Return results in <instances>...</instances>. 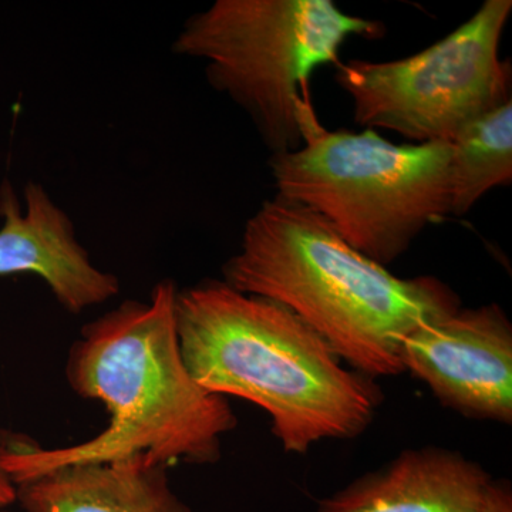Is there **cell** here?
I'll return each mask as SVG.
<instances>
[{"label": "cell", "instance_id": "cell-14", "mask_svg": "<svg viewBox=\"0 0 512 512\" xmlns=\"http://www.w3.org/2000/svg\"><path fill=\"white\" fill-rule=\"evenodd\" d=\"M0 512H10V511H8V508H0Z\"/></svg>", "mask_w": 512, "mask_h": 512}, {"label": "cell", "instance_id": "cell-11", "mask_svg": "<svg viewBox=\"0 0 512 512\" xmlns=\"http://www.w3.org/2000/svg\"><path fill=\"white\" fill-rule=\"evenodd\" d=\"M451 215H466L498 185L512 180V100L471 121L450 141Z\"/></svg>", "mask_w": 512, "mask_h": 512}, {"label": "cell", "instance_id": "cell-8", "mask_svg": "<svg viewBox=\"0 0 512 512\" xmlns=\"http://www.w3.org/2000/svg\"><path fill=\"white\" fill-rule=\"evenodd\" d=\"M23 195L25 208L8 181L0 187V275L39 276L74 315L119 295V278L93 264L49 192L29 183Z\"/></svg>", "mask_w": 512, "mask_h": 512}, {"label": "cell", "instance_id": "cell-12", "mask_svg": "<svg viewBox=\"0 0 512 512\" xmlns=\"http://www.w3.org/2000/svg\"><path fill=\"white\" fill-rule=\"evenodd\" d=\"M480 512H512V487L510 481L493 480L488 485Z\"/></svg>", "mask_w": 512, "mask_h": 512}, {"label": "cell", "instance_id": "cell-2", "mask_svg": "<svg viewBox=\"0 0 512 512\" xmlns=\"http://www.w3.org/2000/svg\"><path fill=\"white\" fill-rule=\"evenodd\" d=\"M235 291L285 306L370 379L404 373V339L461 308L433 276L399 278L350 247L325 218L276 195L245 225L222 269Z\"/></svg>", "mask_w": 512, "mask_h": 512}, {"label": "cell", "instance_id": "cell-10", "mask_svg": "<svg viewBox=\"0 0 512 512\" xmlns=\"http://www.w3.org/2000/svg\"><path fill=\"white\" fill-rule=\"evenodd\" d=\"M18 501L26 512H192L144 456L57 468L18 485Z\"/></svg>", "mask_w": 512, "mask_h": 512}, {"label": "cell", "instance_id": "cell-9", "mask_svg": "<svg viewBox=\"0 0 512 512\" xmlns=\"http://www.w3.org/2000/svg\"><path fill=\"white\" fill-rule=\"evenodd\" d=\"M493 480L458 451L409 448L319 500L316 512H480Z\"/></svg>", "mask_w": 512, "mask_h": 512}, {"label": "cell", "instance_id": "cell-6", "mask_svg": "<svg viewBox=\"0 0 512 512\" xmlns=\"http://www.w3.org/2000/svg\"><path fill=\"white\" fill-rule=\"evenodd\" d=\"M511 0H485L453 33L393 62L339 63L336 83L360 126L416 144L450 143L461 128L511 99V66L500 59Z\"/></svg>", "mask_w": 512, "mask_h": 512}, {"label": "cell", "instance_id": "cell-13", "mask_svg": "<svg viewBox=\"0 0 512 512\" xmlns=\"http://www.w3.org/2000/svg\"><path fill=\"white\" fill-rule=\"evenodd\" d=\"M8 441L0 437V508H8L18 501V487L10 480L8 473L3 468V453H5Z\"/></svg>", "mask_w": 512, "mask_h": 512}, {"label": "cell", "instance_id": "cell-1", "mask_svg": "<svg viewBox=\"0 0 512 512\" xmlns=\"http://www.w3.org/2000/svg\"><path fill=\"white\" fill-rule=\"evenodd\" d=\"M174 281L154 286L148 301H126L87 323L67 357L73 392L97 400L109 426L60 448L8 441L3 468L16 487L74 464L134 456L158 466L214 464L238 420L227 397L205 390L185 365Z\"/></svg>", "mask_w": 512, "mask_h": 512}, {"label": "cell", "instance_id": "cell-3", "mask_svg": "<svg viewBox=\"0 0 512 512\" xmlns=\"http://www.w3.org/2000/svg\"><path fill=\"white\" fill-rule=\"evenodd\" d=\"M177 328L195 382L261 407L285 453L356 439L382 407L377 380L343 365L295 313L224 281L178 291Z\"/></svg>", "mask_w": 512, "mask_h": 512}, {"label": "cell", "instance_id": "cell-4", "mask_svg": "<svg viewBox=\"0 0 512 512\" xmlns=\"http://www.w3.org/2000/svg\"><path fill=\"white\" fill-rule=\"evenodd\" d=\"M302 144L269 160L279 197L309 208L377 264L400 258L451 215L450 143L396 146L375 130H326L312 104Z\"/></svg>", "mask_w": 512, "mask_h": 512}, {"label": "cell", "instance_id": "cell-7", "mask_svg": "<svg viewBox=\"0 0 512 512\" xmlns=\"http://www.w3.org/2000/svg\"><path fill=\"white\" fill-rule=\"evenodd\" d=\"M404 372L467 419L512 423V323L498 303L460 308L410 333Z\"/></svg>", "mask_w": 512, "mask_h": 512}, {"label": "cell", "instance_id": "cell-5", "mask_svg": "<svg viewBox=\"0 0 512 512\" xmlns=\"http://www.w3.org/2000/svg\"><path fill=\"white\" fill-rule=\"evenodd\" d=\"M380 33L332 0H217L185 22L173 49L205 63L208 82L247 111L274 156L301 147L311 74L338 66L350 36Z\"/></svg>", "mask_w": 512, "mask_h": 512}]
</instances>
